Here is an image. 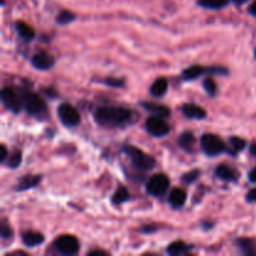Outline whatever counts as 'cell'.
<instances>
[{
	"instance_id": "obj_18",
	"label": "cell",
	"mask_w": 256,
	"mask_h": 256,
	"mask_svg": "<svg viewBox=\"0 0 256 256\" xmlns=\"http://www.w3.org/2000/svg\"><path fill=\"white\" fill-rule=\"evenodd\" d=\"M238 248L242 250V255L246 256H255L256 255V244L254 240L248 239V238H242L236 242Z\"/></svg>"
},
{
	"instance_id": "obj_2",
	"label": "cell",
	"mask_w": 256,
	"mask_h": 256,
	"mask_svg": "<svg viewBox=\"0 0 256 256\" xmlns=\"http://www.w3.org/2000/svg\"><path fill=\"white\" fill-rule=\"evenodd\" d=\"M122 152L130 158L132 165H134L136 169L146 172V170L152 169V168L155 166V162H155L154 158H152V155L144 152L142 150L138 149L134 145H125V146L122 148Z\"/></svg>"
},
{
	"instance_id": "obj_24",
	"label": "cell",
	"mask_w": 256,
	"mask_h": 256,
	"mask_svg": "<svg viewBox=\"0 0 256 256\" xmlns=\"http://www.w3.org/2000/svg\"><path fill=\"white\" fill-rule=\"evenodd\" d=\"M130 199V194L129 192H128L126 188L122 186L119 188V189L116 190V192H114V195H112V204L115 205H120V204H124L125 202H128V200Z\"/></svg>"
},
{
	"instance_id": "obj_25",
	"label": "cell",
	"mask_w": 256,
	"mask_h": 256,
	"mask_svg": "<svg viewBox=\"0 0 256 256\" xmlns=\"http://www.w3.org/2000/svg\"><path fill=\"white\" fill-rule=\"evenodd\" d=\"M74 19L75 15L72 14V12H69V10H62V12H60L59 14H58L56 22L60 25H66L69 24V22H72Z\"/></svg>"
},
{
	"instance_id": "obj_40",
	"label": "cell",
	"mask_w": 256,
	"mask_h": 256,
	"mask_svg": "<svg viewBox=\"0 0 256 256\" xmlns=\"http://www.w3.org/2000/svg\"><path fill=\"white\" fill-rule=\"evenodd\" d=\"M255 58H256V50H255Z\"/></svg>"
},
{
	"instance_id": "obj_39",
	"label": "cell",
	"mask_w": 256,
	"mask_h": 256,
	"mask_svg": "<svg viewBox=\"0 0 256 256\" xmlns=\"http://www.w3.org/2000/svg\"><path fill=\"white\" fill-rule=\"evenodd\" d=\"M232 2H236V4H242V2H246V0H232Z\"/></svg>"
},
{
	"instance_id": "obj_17",
	"label": "cell",
	"mask_w": 256,
	"mask_h": 256,
	"mask_svg": "<svg viewBox=\"0 0 256 256\" xmlns=\"http://www.w3.org/2000/svg\"><path fill=\"white\" fill-rule=\"evenodd\" d=\"M22 238V242L29 248H35L44 242V235L38 232H25Z\"/></svg>"
},
{
	"instance_id": "obj_10",
	"label": "cell",
	"mask_w": 256,
	"mask_h": 256,
	"mask_svg": "<svg viewBox=\"0 0 256 256\" xmlns=\"http://www.w3.org/2000/svg\"><path fill=\"white\" fill-rule=\"evenodd\" d=\"M32 64L38 70H48L54 66L55 60L49 52L42 50V52H38L36 54H34V56L32 58Z\"/></svg>"
},
{
	"instance_id": "obj_27",
	"label": "cell",
	"mask_w": 256,
	"mask_h": 256,
	"mask_svg": "<svg viewBox=\"0 0 256 256\" xmlns=\"http://www.w3.org/2000/svg\"><path fill=\"white\" fill-rule=\"evenodd\" d=\"M22 159V152H14L9 158H8V166L12 168V169H15V168H18L20 165Z\"/></svg>"
},
{
	"instance_id": "obj_29",
	"label": "cell",
	"mask_w": 256,
	"mask_h": 256,
	"mask_svg": "<svg viewBox=\"0 0 256 256\" xmlns=\"http://www.w3.org/2000/svg\"><path fill=\"white\" fill-rule=\"evenodd\" d=\"M199 176H200L199 170H192V172H186V174L182 175V182H184V184H192V182H194Z\"/></svg>"
},
{
	"instance_id": "obj_16",
	"label": "cell",
	"mask_w": 256,
	"mask_h": 256,
	"mask_svg": "<svg viewBox=\"0 0 256 256\" xmlns=\"http://www.w3.org/2000/svg\"><path fill=\"white\" fill-rule=\"evenodd\" d=\"M15 29H16L18 35L22 40L24 42H30V40L34 39L35 36V32L30 25H28L26 22H16L15 24Z\"/></svg>"
},
{
	"instance_id": "obj_19",
	"label": "cell",
	"mask_w": 256,
	"mask_h": 256,
	"mask_svg": "<svg viewBox=\"0 0 256 256\" xmlns=\"http://www.w3.org/2000/svg\"><path fill=\"white\" fill-rule=\"evenodd\" d=\"M178 142H179V146L182 148V150H185V152H192V150H194V146H195L194 134L190 132H182L179 136V140H178Z\"/></svg>"
},
{
	"instance_id": "obj_38",
	"label": "cell",
	"mask_w": 256,
	"mask_h": 256,
	"mask_svg": "<svg viewBox=\"0 0 256 256\" xmlns=\"http://www.w3.org/2000/svg\"><path fill=\"white\" fill-rule=\"evenodd\" d=\"M250 152H252V155H254V156H256V142H254V144H252V146H250Z\"/></svg>"
},
{
	"instance_id": "obj_32",
	"label": "cell",
	"mask_w": 256,
	"mask_h": 256,
	"mask_svg": "<svg viewBox=\"0 0 256 256\" xmlns=\"http://www.w3.org/2000/svg\"><path fill=\"white\" fill-rule=\"evenodd\" d=\"M246 202H256V188L255 189H252L246 194Z\"/></svg>"
},
{
	"instance_id": "obj_15",
	"label": "cell",
	"mask_w": 256,
	"mask_h": 256,
	"mask_svg": "<svg viewBox=\"0 0 256 256\" xmlns=\"http://www.w3.org/2000/svg\"><path fill=\"white\" fill-rule=\"evenodd\" d=\"M142 106L144 108L145 110L150 112L152 115H155V116H160V118H168L170 115V110L169 108H166L165 105H160V104H155V102H142Z\"/></svg>"
},
{
	"instance_id": "obj_31",
	"label": "cell",
	"mask_w": 256,
	"mask_h": 256,
	"mask_svg": "<svg viewBox=\"0 0 256 256\" xmlns=\"http://www.w3.org/2000/svg\"><path fill=\"white\" fill-rule=\"evenodd\" d=\"M0 234H2V239H9L12 236V230L10 228V225H8L6 222H2V228H0Z\"/></svg>"
},
{
	"instance_id": "obj_1",
	"label": "cell",
	"mask_w": 256,
	"mask_h": 256,
	"mask_svg": "<svg viewBox=\"0 0 256 256\" xmlns=\"http://www.w3.org/2000/svg\"><path fill=\"white\" fill-rule=\"evenodd\" d=\"M94 119L102 126H122L132 120V112L122 106H100L95 112Z\"/></svg>"
},
{
	"instance_id": "obj_8",
	"label": "cell",
	"mask_w": 256,
	"mask_h": 256,
	"mask_svg": "<svg viewBox=\"0 0 256 256\" xmlns=\"http://www.w3.org/2000/svg\"><path fill=\"white\" fill-rule=\"evenodd\" d=\"M58 116H59V120L65 126H76L80 122L79 112L72 105L66 104V102H64V104L58 108Z\"/></svg>"
},
{
	"instance_id": "obj_3",
	"label": "cell",
	"mask_w": 256,
	"mask_h": 256,
	"mask_svg": "<svg viewBox=\"0 0 256 256\" xmlns=\"http://www.w3.org/2000/svg\"><path fill=\"white\" fill-rule=\"evenodd\" d=\"M22 106L30 115H42L46 110V104L44 99L36 92H32L30 90H22Z\"/></svg>"
},
{
	"instance_id": "obj_34",
	"label": "cell",
	"mask_w": 256,
	"mask_h": 256,
	"mask_svg": "<svg viewBox=\"0 0 256 256\" xmlns=\"http://www.w3.org/2000/svg\"><path fill=\"white\" fill-rule=\"evenodd\" d=\"M88 255L89 256H94V255H108L106 252H102V250L100 249H96V250H92V252H88Z\"/></svg>"
},
{
	"instance_id": "obj_11",
	"label": "cell",
	"mask_w": 256,
	"mask_h": 256,
	"mask_svg": "<svg viewBox=\"0 0 256 256\" xmlns=\"http://www.w3.org/2000/svg\"><path fill=\"white\" fill-rule=\"evenodd\" d=\"M215 175L219 178L220 180L222 182H234L238 180V172L236 170H234L232 168L228 166V165L222 164V165H218L216 169H215Z\"/></svg>"
},
{
	"instance_id": "obj_21",
	"label": "cell",
	"mask_w": 256,
	"mask_h": 256,
	"mask_svg": "<svg viewBox=\"0 0 256 256\" xmlns=\"http://www.w3.org/2000/svg\"><path fill=\"white\" fill-rule=\"evenodd\" d=\"M190 250H192V245H188L185 244L184 242L178 240V242H172V244L168 246L166 252L169 255H184V254H188Z\"/></svg>"
},
{
	"instance_id": "obj_5",
	"label": "cell",
	"mask_w": 256,
	"mask_h": 256,
	"mask_svg": "<svg viewBox=\"0 0 256 256\" xmlns=\"http://www.w3.org/2000/svg\"><path fill=\"white\" fill-rule=\"evenodd\" d=\"M2 102L8 110L12 112H19L22 109V92H18L12 88H4L2 90Z\"/></svg>"
},
{
	"instance_id": "obj_23",
	"label": "cell",
	"mask_w": 256,
	"mask_h": 256,
	"mask_svg": "<svg viewBox=\"0 0 256 256\" xmlns=\"http://www.w3.org/2000/svg\"><path fill=\"white\" fill-rule=\"evenodd\" d=\"M198 4H199L200 6L205 8V9L218 10L226 6L228 0H198Z\"/></svg>"
},
{
	"instance_id": "obj_26",
	"label": "cell",
	"mask_w": 256,
	"mask_h": 256,
	"mask_svg": "<svg viewBox=\"0 0 256 256\" xmlns=\"http://www.w3.org/2000/svg\"><path fill=\"white\" fill-rule=\"evenodd\" d=\"M230 145H232V149L235 150V152H239L245 149V146H246V142L239 136H232L230 138Z\"/></svg>"
},
{
	"instance_id": "obj_37",
	"label": "cell",
	"mask_w": 256,
	"mask_h": 256,
	"mask_svg": "<svg viewBox=\"0 0 256 256\" xmlns=\"http://www.w3.org/2000/svg\"><path fill=\"white\" fill-rule=\"evenodd\" d=\"M249 12L252 15H254V16H256V2H254L252 5H250Z\"/></svg>"
},
{
	"instance_id": "obj_22",
	"label": "cell",
	"mask_w": 256,
	"mask_h": 256,
	"mask_svg": "<svg viewBox=\"0 0 256 256\" xmlns=\"http://www.w3.org/2000/svg\"><path fill=\"white\" fill-rule=\"evenodd\" d=\"M204 72H208V69H205L202 65H192L189 66L188 69H185L182 72V79L184 80H195L202 75Z\"/></svg>"
},
{
	"instance_id": "obj_33",
	"label": "cell",
	"mask_w": 256,
	"mask_h": 256,
	"mask_svg": "<svg viewBox=\"0 0 256 256\" xmlns=\"http://www.w3.org/2000/svg\"><path fill=\"white\" fill-rule=\"evenodd\" d=\"M0 150H2V152H0V162H6L8 158H9V156H8L6 146H5V145H2V146H0Z\"/></svg>"
},
{
	"instance_id": "obj_30",
	"label": "cell",
	"mask_w": 256,
	"mask_h": 256,
	"mask_svg": "<svg viewBox=\"0 0 256 256\" xmlns=\"http://www.w3.org/2000/svg\"><path fill=\"white\" fill-rule=\"evenodd\" d=\"M104 84L110 88H122L124 86V80L116 79V78H108L104 80Z\"/></svg>"
},
{
	"instance_id": "obj_13",
	"label": "cell",
	"mask_w": 256,
	"mask_h": 256,
	"mask_svg": "<svg viewBox=\"0 0 256 256\" xmlns=\"http://www.w3.org/2000/svg\"><path fill=\"white\" fill-rule=\"evenodd\" d=\"M42 182V176L40 175H25L22 179L18 182L15 190L16 192H24V190L32 189V188L36 186L39 182Z\"/></svg>"
},
{
	"instance_id": "obj_7",
	"label": "cell",
	"mask_w": 256,
	"mask_h": 256,
	"mask_svg": "<svg viewBox=\"0 0 256 256\" xmlns=\"http://www.w3.org/2000/svg\"><path fill=\"white\" fill-rule=\"evenodd\" d=\"M54 246L60 254L75 255L80 249L79 240L72 235H62L54 242Z\"/></svg>"
},
{
	"instance_id": "obj_35",
	"label": "cell",
	"mask_w": 256,
	"mask_h": 256,
	"mask_svg": "<svg viewBox=\"0 0 256 256\" xmlns=\"http://www.w3.org/2000/svg\"><path fill=\"white\" fill-rule=\"evenodd\" d=\"M248 178H249V180L252 182H256V168H254V169L249 172Z\"/></svg>"
},
{
	"instance_id": "obj_36",
	"label": "cell",
	"mask_w": 256,
	"mask_h": 256,
	"mask_svg": "<svg viewBox=\"0 0 256 256\" xmlns=\"http://www.w3.org/2000/svg\"><path fill=\"white\" fill-rule=\"evenodd\" d=\"M142 232H145V234H149V232H156V228H150V225H146V226H145V228H142Z\"/></svg>"
},
{
	"instance_id": "obj_20",
	"label": "cell",
	"mask_w": 256,
	"mask_h": 256,
	"mask_svg": "<svg viewBox=\"0 0 256 256\" xmlns=\"http://www.w3.org/2000/svg\"><path fill=\"white\" fill-rule=\"evenodd\" d=\"M168 88H169L168 80L165 78H159V79H156L152 82V88H150V92H152V96L162 98L168 92Z\"/></svg>"
},
{
	"instance_id": "obj_14",
	"label": "cell",
	"mask_w": 256,
	"mask_h": 256,
	"mask_svg": "<svg viewBox=\"0 0 256 256\" xmlns=\"http://www.w3.org/2000/svg\"><path fill=\"white\" fill-rule=\"evenodd\" d=\"M186 192L180 188H176V189H172V192H170L169 196V204L172 205L174 209H180V208L184 206L185 202H186Z\"/></svg>"
},
{
	"instance_id": "obj_12",
	"label": "cell",
	"mask_w": 256,
	"mask_h": 256,
	"mask_svg": "<svg viewBox=\"0 0 256 256\" xmlns=\"http://www.w3.org/2000/svg\"><path fill=\"white\" fill-rule=\"evenodd\" d=\"M182 112L189 119L202 120L206 116V112L196 104H184L182 108Z\"/></svg>"
},
{
	"instance_id": "obj_9",
	"label": "cell",
	"mask_w": 256,
	"mask_h": 256,
	"mask_svg": "<svg viewBox=\"0 0 256 256\" xmlns=\"http://www.w3.org/2000/svg\"><path fill=\"white\" fill-rule=\"evenodd\" d=\"M145 129L150 135L155 138L165 136L170 132L169 124L165 122L164 118L155 116V115L148 118L146 122H145Z\"/></svg>"
},
{
	"instance_id": "obj_6",
	"label": "cell",
	"mask_w": 256,
	"mask_h": 256,
	"mask_svg": "<svg viewBox=\"0 0 256 256\" xmlns=\"http://www.w3.org/2000/svg\"><path fill=\"white\" fill-rule=\"evenodd\" d=\"M169 178L165 174H155L149 179L146 184V192L152 196H162L169 189Z\"/></svg>"
},
{
	"instance_id": "obj_4",
	"label": "cell",
	"mask_w": 256,
	"mask_h": 256,
	"mask_svg": "<svg viewBox=\"0 0 256 256\" xmlns=\"http://www.w3.org/2000/svg\"><path fill=\"white\" fill-rule=\"evenodd\" d=\"M202 149L208 156H218L225 152V142L215 134H204L202 136Z\"/></svg>"
},
{
	"instance_id": "obj_28",
	"label": "cell",
	"mask_w": 256,
	"mask_h": 256,
	"mask_svg": "<svg viewBox=\"0 0 256 256\" xmlns=\"http://www.w3.org/2000/svg\"><path fill=\"white\" fill-rule=\"evenodd\" d=\"M202 85H204L205 92H206L210 96H214V95L216 94L218 86H216V82H214V79H212V78H208V79L204 80V84Z\"/></svg>"
}]
</instances>
